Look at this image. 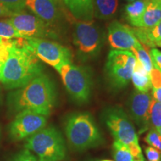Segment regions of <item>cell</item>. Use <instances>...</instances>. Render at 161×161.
Here are the masks:
<instances>
[{
  "instance_id": "6da1fadb",
  "label": "cell",
  "mask_w": 161,
  "mask_h": 161,
  "mask_svg": "<svg viewBox=\"0 0 161 161\" xmlns=\"http://www.w3.org/2000/svg\"><path fill=\"white\" fill-rule=\"evenodd\" d=\"M55 100V84L49 76L42 73L23 87L10 92L7 104L13 113L30 110L48 116Z\"/></svg>"
},
{
  "instance_id": "7a4b0ae2",
  "label": "cell",
  "mask_w": 161,
  "mask_h": 161,
  "mask_svg": "<svg viewBox=\"0 0 161 161\" xmlns=\"http://www.w3.org/2000/svg\"><path fill=\"white\" fill-rule=\"evenodd\" d=\"M43 66L30 49L25 38L13 39L0 81L5 89L16 90L43 73Z\"/></svg>"
},
{
  "instance_id": "3957f363",
  "label": "cell",
  "mask_w": 161,
  "mask_h": 161,
  "mask_svg": "<svg viewBox=\"0 0 161 161\" xmlns=\"http://www.w3.org/2000/svg\"><path fill=\"white\" fill-rule=\"evenodd\" d=\"M64 128L70 146L75 150L93 148L102 142V134L88 113L71 114L66 119Z\"/></svg>"
},
{
  "instance_id": "277c9868",
  "label": "cell",
  "mask_w": 161,
  "mask_h": 161,
  "mask_svg": "<svg viewBox=\"0 0 161 161\" xmlns=\"http://www.w3.org/2000/svg\"><path fill=\"white\" fill-rule=\"evenodd\" d=\"M25 149L43 161H62L66 158L65 141L53 126L45 127L25 139Z\"/></svg>"
},
{
  "instance_id": "5b68a950",
  "label": "cell",
  "mask_w": 161,
  "mask_h": 161,
  "mask_svg": "<svg viewBox=\"0 0 161 161\" xmlns=\"http://www.w3.org/2000/svg\"><path fill=\"white\" fill-rule=\"evenodd\" d=\"M56 70L72 98L79 104L87 102L92 86L90 72L86 68L74 65L72 62L62 64Z\"/></svg>"
},
{
  "instance_id": "8992f818",
  "label": "cell",
  "mask_w": 161,
  "mask_h": 161,
  "mask_svg": "<svg viewBox=\"0 0 161 161\" xmlns=\"http://www.w3.org/2000/svg\"><path fill=\"white\" fill-rule=\"evenodd\" d=\"M136 58L130 51L113 49L107 58L105 72L111 85L121 89L129 84Z\"/></svg>"
},
{
  "instance_id": "52a82bcc",
  "label": "cell",
  "mask_w": 161,
  "mask_h": 161,
  "mask_svg": "<svg viewBox=\"0 0 161 161\" xmlns=\"http://www.w3.org/2000/svg\"><path fill=\"white\" fill-rule=\"evenodd\" d=\"M30 49L38 59L56 69L62 64L72 62L69 49L57 42L44 38H25Z\"/></svg>"
},
{
  "instance_id": "ba28073f",
  "label": "cell",
  "mask_w": 161,
  "mask_h": 161,
  "mask_svg": "<svg viewBox=\"0 0 161 161\" xmlns=\"http://www.w3.org/2000/svg\"><path fill=\"white\" fill-rule=\"evenodd\" d=\"M8 20L23 38H57L52 26L35 14L21 11L14 13Z\"/></svg>"
},
{
  "instance_id": "9c48e42d",
  "label": "cell",
  "mask_w": 161,
  "mask_h": 161,
  "mask_svg": "<svg viewBox=\"0 0 161 161\" xmlns=\"http://www.w3.org/2000/svg\"><path fill=\"white\" fill-rule=\"evenodd\" d=\"M104 120L112 136L124 144L139 143L138 136L131 121L122 108H108L104 114Z\"/></svg>"
},
{
  "instance_id": "30bf717a",
  "label": "cell",
  "mask_w": 161,
  "mask_h": 161,
  "mask_svg": "<svg viewBox=\"0 0 161 161\" xmlns=\"http://www.w3.org/2000/svg\"><path fill=\"white\" fill-rule=\"evenodd\" d=\"M73 43L78 52L85 56H93L102 46V35L93 21H78L73 31Z\"/></svg>"
},
{
  "instance_id": "8fae6325",
  "label": "cell",
  "mask_w": 161,
  "mask_h": 161,
  "mask_svg": "<svg viewBox=\"0 0 161 161\" xmlns=\"http://www.w3.org/2000/svg\"><path fill=\"white\" fill-rule=\"evenodd\" d=\"M47 116L30 110L17 113L9 126L10 137L19 141L27 139L46 126Z\"/></svg>"
},
{
  "instance_id": "7c38bea8",
  "label": "cell",
  "mask_w": 161,
  "mask_h": 161,
  "mask_svg": "<svg viewBox=\"0 0 161 161\" xmlns=\"http://www.w3.org/2000/svg\"><path fill=\"white\" fill-rule=\"evenodd\" d=\"M108 39L113 49L131 51L142 45L131 28L118 21H113L108 26Z\"/></svg>"
},
{
  "instance_id": "4fadbf2b",
  "label": "cell",
  "mask_w": 161,
  "mask_h": 161,
  "mask_svg": "<svg viewBox=\"0 0 161 161\" xmlns=\"http://www.w3.org/2000/svg\"><path fill=\"white\" fill-rule=\"evenodd\" d=\"M152 96L148 92L137 90L133 92L129 100L130 114L133 121L139 128L140 133L149 128V107Z\"/></svg>"
},
{
  "instance_id": "5bb4252c",
  "label": "cell",
  "mask_w": 161,
  "mask_h": 161,
  "mask_svg": "<svg viewBox=\"0 0 161 161\" xmlns=\"http://www.w3.org/2000/svg\"><path fill=\"white\" fill-rule=\"evenodd\" d=\"M25 7L50 26L61 17L60 0H26Z\"/></svg>"
},
{
  "instance_id": "9a60e30c",
  "label": "cell",
  "mask_w": 161,
  "mask_h": 161,
  "mask_svg": "<svg viewBox=\"0 0 161 161\" xmlns=\"http://www.w3.org/2000/svg\"><path fill=\"white\" fill-rule=\"evenodd\" d=\"M73 17L80 21H91L94 16L93 0H63Z\"/></svg>"
},
{
  "instance_id": "2e32d148",
  "label": "cell",
  "mask_w": 161,
  "mask_h": 161,
  "mask_svg": "<svg viewBox=\"0 0 161 161\" xmlns=\"http://www.w3.org/2000/svg\"><path fill=\"white\" fill-rule=\"evenodd\" d=\"M161 20V5L158 0H148L143 14L133 25L136 28L148 29L155 25Z\"/></svg>"
},
{
  "instance_id": "e0dca14e",
  "label": "cell",
  "mask_w": 161,
  "mask_h": 161,
  "mask_svg": "<svg viewBox=\"0 0 161 161\" xmlns=\"http://www.w3.org/2000/svg\"><path fill=\"white\" fill-rule=\"evenodd\" d=\"M132 29L140 43L154 47L158 42L161 41V20L152 28H136Z\"/></svg>"
},
{
  "instance_id": "ac0fdd59",
  "label": "cell",
  "mask_w": 161,
  "mask_h": 161,
  "mask_svg": "<svg viewBox=\"0 0 161 161\" xmlns=\"http://www.w3.org/2000/svg\"><path fill=\"white\" fill-rule=\"evenodd\" d=\"M136 90L141 92H148L152 87L149 74L146 72L140 62L136 60L131 79Z\"/></svg>"
},
{
  "instance_id": "d6986e66",
  "label": "cell",
  "mask_w": 161,
  "mask_h": 161,
  "mask_svg": "<svg viewBox=\"0 0 161 161\" xmlns=\"http://www.w3.org/2000/svg\"><path fill=\"white\" fill-rule=\"evenodd\" d=\"M94 15L98 19H108L114 17L118 8V0H95Z\"/></svg>"
},
{
  "instance_id": "ffe728a7",
  "label": "cell",
  "mask_w": 161,
  "mask_h": 161,
  "mask_svg": "<svg viewBox=\"0 0 161 161\" xmlns=\"http://www.w3.org/2000/svg\"><path fill=\"white\" fill-rule=\"evenodd\" d=\"M148 3V0H134L126 6V18L132 25L143 14Z\"/></svg>"
},
{
  "instance_id": "44dd1931",
  "label": "cell",
  "mask_w": 161,
  "mask_h": 161,
  "mask_svg": "<svg viewBox=\"0 0 161 161\" xmlns=\"http://www.w3.org/2000/svg\"><path fill=\"white\" fill-rule=\"evenodd\" d=\"M113 155L115 161H134L127 145L116 140L113 143Z\"/></svg>"
},
{
  "instance_id": "7402d4cb",
  "label": "cell",
  "mask_w": 161,
  "mask_h": 161,
  "mask_svg": "<svg viewBox=\"0 0 161 161\" xmlns=\"http://www.w3.org/2000/svg\"><path fill=\"white\" fill-rule=\"evenodd\" d=\"M130 52L135 55L136 60L142 64L144 69L149 74L153 67H154V64H153L152 57H151L149 52L147 51L146 49H144L142 45L132 49Z\"/></svg>"
},
{
  "instance_id": "603a6c76",
  "label": "cell",
  "mask_w": 161,
  "mask_h": 161,
  "mask_svg": "<svg viewBox=\"0 0 161 161\" xmlns=\"http://www.w3.org/2000/svg\"><path fill=\"white\" fill-rule=\"evenodd\" d=\"M149 124L157 130L161 127V102L152 98L149 107Z\"/></svg>"
},
{
  "instance_id": "cb8c5ba5",
  "label": "cell",
  "mask_w": 161,
  "mask_h": 161,
  "mask_svg": "<svg viewBox=\"0 0 161 161\" xmlns=\"http://www.w3.org/2000/svg\"><path fill=\"white\" fill-rule=\"evenodd\" d=\"M0 37L6 39L23 38L8 19L0 20Z\"/></svg>"
},
{
  "instance_id": "d4e9b609",
  "label": "cell",
  "mask_w": 161,
  "mask_h": 161,
  "mask_svg": "<svg viewBox=\"0 0 161 161\" xmlns=\"http://www.w3.org/2000/svg\"><path fill=\"white\" fill-rule=\"evenodd\" d=\"M26 0H0V3L13 13L23 11L25 7Z\"/></svg>"
},
{
  "instance_id": "484cf974",
  "label": "cell",
  "mask_w": 161,
  "mask_h": 161,
  "mask_svg": "<svg viewBox=\"0 0 161 161\" xmlns=\"http://www.w3.org/2000/svg\"><path fill=\"white\" fill-rule=\"evenodd\" d=\"M13 44V39L0 37V62L5 63L9 56V49Z\"/></svg>"
},
{
  "instance_id": "4316f807",
  "label": "cell",
  "mask_w": 161,
  "mask_h": 161,
  "mask_svg": "<svg viewBox=\"0 0 161 161\" xmlns=\"http://www.w3.org/2000/svg\"><path fill=\"white\" fill-rule=\"evenodd\" d=\"M145 141L147 144L149 145V146L154 147L156 149H158L161 143V136L155 129L152 128L146 136Z\"/></svg>"
},
{
  "instance_id": "83f0119b",
  "label": "cell",
  "mask_w": 161,
  "mask_h": 161,
  "mask_svg": "<svg viewBox=\"0 0 161 161\" xmlns=\"http://www.w3.org/2000/svg\"><path fill=\"white\" fill-rule=\"evenodd\" d=\"M152 88H158L161 86V70L158 66L154 65V67L149 73Z\"/></svg>"
},
{
  "instance_id": "f1b7e54d",
  "label": "cell",
  "mask_w": 161,
  "mask_h": 161,
  "mask_svg": "<svg viewBox=\"0 0 161 161\" xmlns=\"http://www.w3.org/2000/svg\"><path fill=\"white\" fill-rule=\"evenodd\" d=\"M12 161H43L29 151L24 149L14 157Z\"/></svg>"
},
{
  "instance_id": "f546056e",
  "label": "cell",
  "mask_w": 161,
  "mask_h": 161,
  "mask_svg": "<svg viewBox=\"0 0 161 161\" xmlns=\"http://www.w3.org/2000/svg\"><path fill=\"white\" fill-rule=\"evenodd\" d=\"M146 155L148 161H160L161 153L158 149L152 146L146 148Z\"/></svg>"
},
{
  "instance_id": "4dcf8cb0",
  "label": "cell",
  "mask_w": 161,
  "mask_h": 161,
  "mask_svg": "<svg viewBox=\"0 0 161 161\" xmlns=\"http://www.w3.org/2000/svg\"><path fill=\"white\" fill-rule=\"evenodd\" d=\"M129 148L130 154H132L133 158H134V160H144L143 155H142V150L140 146L139 143H131L127 146Z\"/></svg>"
},
{
  "instance_id": "1f68e13d",
  "label": "cell",
  "mask_w": 161,
  "mask_h": 161,
  "mask_svg": "<svg viewBox=\"0 0 161 161\" xmlns=\"http://www.w3.org/2000/svg\"><path fill=\"white\" fill-rule=\"evenodd\" d=\"M150 55L152 57L153 64L158 66L161 70V51L155 48H153L151 49Z\"/></svg>"
},
{
  "instance_id": "d6a6232c",
  "label": "cell",
  "mask_w": 161,
  "mask_h": 161,
  "mask_svg": "<svg viewBox=\"0 0 161 161\" xmlns=\"http://www.w3.org/2000/svg\"><path fill=\"white\" fill-rule=\"evenodd\" d=\"M13 14V12L0 3V17H10Z\"/></svg>"
},
{
  "instance_id": "836d02e7",
  "label": "cell",
  "mask_w": 161,
  "mask_h": 161,
  "mask_svg": "<svg viewBox=\"0 0 161 161\" xmlns=\"http://www.w3.org/2000/svg\"><path fill=\"white\" fill-rule=\"evenodd\" d=\"M153 98L161 102V86L158 88H152Z\"/></svg>"
},
{
  "instance_id": "e575fe53",
  "label": "cell",
  "mask_w": 161,
  "mask_h": 161,
  "mask_svg": "<svg viewBox=\"0 0 161 161\" xmlns=\"http://www.w3.org/2000/svg\"><path fill=\"white\" fill-rule=\"evenodd\" d=\"M3 66H4V63H3V62H0V80H1L2 74H3Z\"/></svg>"
},
{
  "instance_id": "d590c367",
  "label": "cell",
  "mask_w": 161,
  "mask_h": 161,
  "mask_svg": "<svg viewBox=\"0 0 161 161\" xmlns=\"http://www.w3.org/2000/svg\"><path fill=\"white\" fill-rule=\"evenodd\" d=\"M156 130H157V131H158V134H160V135L161 136V127H160V128H158V129H157Z\"/></svg>"
},
{
  "instance_id": "8d00e7d4",
  "label": "cell",
  "mask_w": 161,
  "mask_h": 161,
  "mask_svg": "<svg viewBox=\"0 0 161 161\" xmlns=\"http://www.w3.org/2000/svg\"><path fill=\"white\" fill-rule=\"evenodd\" d=\"M160 46V47H161V41L158 42V43L156 44V46Z\"/></svg>"
},
{
  "instance_id": "74e56055",
  "label": "cell",
  "mask_w": 161,
  "mask_h": 161,
  "mask_svg": "<svg viewBox=\"0 0 161 161\" xmlns=\"http://www.w3.org/2000/svg\"><path fill=\"white\" fill-rule=\"evenodd\" d=\"M99 161H114V160H99Z\"/></svg>"
},
{
  "instance_id": "f35d334b",
  "label": "cell",
  "mask_w": 161,
  "mask_h": 161,
  "mask_svg": "<svg viewBox=\"0 0 161 161\" xmlns=\"http://www.w3.org/2000/svg\"><path fill=\"white\" fill-rule=\"evenodd\" d=\"M134 161H145L144 160H134Z\"/></svg>"
},
{
  "instance_id": "ab89813d",
  "label": "cell",
  "mask_w": 161,
  "mask_h": 161,
  "mask_svg": "<svg viewBox=\"0 0 161 161\" xmlns=\"http://www.w3.org/2000/svg\"><path fill=\"white\" fill-rule=\"evenodd\" d=\"M158 2H159V3H160V5H161V0H158Z\"/></svg>"
},
{
  "instance_id": "60d3db41",
  "label": "cell",
  "mask_w": 161,
  "mask_h": 161,
  "mask_svg": "<svg viewBox=\"0 0 161 161\" xmlns=\"http://www.w3.org/2000/svg\"><path fill=\"white\" fill-rule=\"evenodd\" d=\"M128 1H131V2H133V1H134V0H128Z\"/></svg>"
},
{
  "instance_id": "b9f144b4",
  "label": "cell",
  "mask_w": 161,
  "mask_h": 161,
  "mask_svg": "<svg viewBox=\"0 0 161 161\" xmlns=\"http://www.w3.org/2000/svg\"><path fill=\"white\" fill-rule=\"evenodd\" d=\"M0 91H1V88H0Z\"/></svg>"
}]
</instances>
